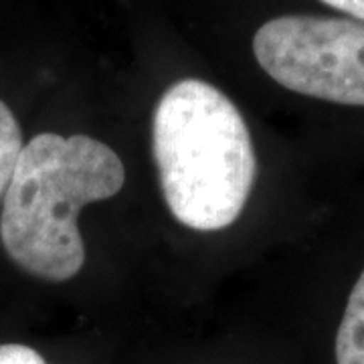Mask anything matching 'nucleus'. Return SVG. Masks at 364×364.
<instances>
[{"mask_svg": "<svg viewBox=\"0 0 364 364\" xmlns=\"http://www.w3.org/2000/svg\"><path fill=\"white\" fill-rule=\"evenodd\" d=\"M126 170L107 144L83 134H39L23 146L0 213L9 257L35 277L67 282L85 261L77 215L117 195Z\"/></svg>", "mask_w": 364, "mask_h": 364, "instance_id": "nucleus-1", "label": "nucleus"}, {"mask_svg": "<svg viewBox=\"0 0 364 364\" xmlns=\"http://www.w3.org/2000/svg\"><path fill=\"white\" fill-rule=\"evenodd\" d=\"M152 152L170 213L188 229L221 231L247 205L257 160L235 104L203 79H181L160 97Z\"/></svg>", "mask_w": 364, "mask_h": 364, "instance_id": "nucleus-2", "label": "nucleus"}, {"mask_svg": "<svg viewBox=\"0 0 364 364\" xmlns=\"http://www.w3.org/2000/svg\"><path fill=\"white\" fill-rule=\"evenodd\" d=\"M263 71L287 90L334 104L364 105V23L314 14L267 21L253 37Z\"/></svg>", "mask_w": 364, "mask_h": 364, "instance_id": "nucleus-3", "label": "nucleus"}, {"mask_svg": "<svg viewBox=\"0 0 364 364\" xmlns=\"http://www.w3.org/2000/svg\"><path fill=\"white\" fill-rule=\"evenodd\" d=\"M336 364H364V272L350 298L336 334Z\"/></svg>", "mask_w": 364, "mask_h": 364, "instance_id": "nucleus-4", "label": "nucleus"}, {"mask_svg": "<svg viewBox=\"0 0 364 364\" xmlns=\"http://www.w3.org/2000/svg\"><path fill=\"white\" fill-rule=\"evenodd\" d=\"M23 150V132L11 112V107L0 102V200L11 184L16 160Z\"/></svg>", "mask_w": 364, "mask_h": 364, "instance_id": "nucleus-5", "label": "nucleus"}, {"mask_svg": "<svg viewBox=\"0 0 364 364\" xmlns=\"http://www.w3.org/2000/svg\"><path fill=\"white\" fill-rule=\"evenodd\" d=\"M0 364H47V360L25 344H0Z\"/></svg>", "mask_w": 364, "mask_h": 364, "instance_id": "nucleus-6", "label": "nucleus"}, {"mask_svg": "<svg viewBox=\"0 0 364 364\" xmlns=\"http://www.w3.org/2000/svg\"><path fill=\"white\" fill-rule=\"evenodd\" d=\"M322 2L332 6V9H336V11L356 16L364 23V0H322Z\"/></svg>", "mask_w": 364, "mask_h": 364, "instance_id": "nucleus-7", "label": "nucleus"}]
</instances>
